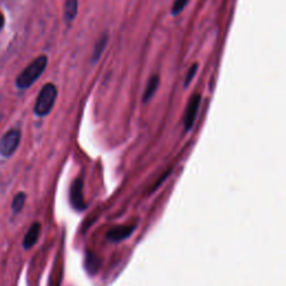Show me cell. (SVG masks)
<instances>
[{
    "instance_id": "6",
    "label": "cell",
    "mask_w": 286,
    "mask_h": 286,
    "mask_svg": "<svg viewBox=\"0 0 286 286\" xmlns=\"http://www.w3.org/2000/svg\"><path fill=\"white\" fill-rule=\"evenodd\" d=\"M40 231H42V226H40L39 223H35L31 225L29 231L26 234L25 238H24V247L26 249L33 247L34 245L37 243V240L39 238Z\"/></svg>"
},
{
    "instance_id": "3",
    "label": "cell",
    "mask_w": 286,
    "mask_h": 286,
    "mask_svg": "<svg viewBox=\"0 0 286 286\" xmlns=\"http://www.w3.org/2000/svg\"><path fill=\"white\" fill-rule=\"evenodd\" d=\"M20 142V132L18 130H11L2 136L0 141V153L3 156H10L17 150Z\"/></svg>"
},
{
    "instance_id": "2",
    "label": "cell",
    "mask_w": 286,
    "mask_h": 286,
    "mask_svg": "<svg viewBox=\"0 0 286 286\" xmlns=\"http://www.w3.org/2000/svg\"><path fill=\"white\" fill-rule=\"evenodd\" d=\"M56 95H57V90L53 84H47L40 93L36 101L35 105V113L39 116H44L51 112L54 106Z\"/></svg>"
},
{
    "instance_id": "13",
    "label": "cell",
    "mask_w": 286,
    "mask_h": 286,
    "mask_svg": "<svg viewBox=\"0 0 286 286\" xmlns=\"http://www.w3.org/2000/svg\"><path fill=\"white\" fill-rule=\"evenodd\" d=\"M197 71H198V64H197V63L192 64V65L190 66V68H189V71L187 72L186 78H184V86H186V87L189 86V84H190V82L193 79V78H195Z\"/></svg>"
},
{
    "instance_id": "4",
    "label": "cell",
    "mask_w": 286,
    "mask_h": 286,
    "mask_svg": "<svg viewBox=\"0 0 286 286\" xmlns=\"http://www.w3.org/2000/svg\"><path fill=\"white\" fill-rule=\"evenodd\" d=\"M201 103V95L200 94H195L192 95L189 102L187 104L186 112H184L183 116V126L186 131H189L195 124V121L197 118V114H198L199 106Z\"/></svg>"
},
{
    "instance_id": "12",
    "label": "cell",
    "mask_w": 286,
    "mask_h": 286,
    "mask_svg": "<svg viewBox=\"0 0 286 286\" xmlns=\"http://www.w3.org/2000/svg\"><path fill=\"white\" fill-rule=\"evenodd\" d=\"M106 43H107V37H106V36H103L102 38L99 39V42H98V44H96V46H95L94 56H93L95 60L99 59L101 54H102V52L104 51V48H105V46H106Z\"/></svg>"
},
{
    "instance_id": "8",
    "label": "cell",
    "mask_w": 286,
    "mask_h": 286,
    "mask_svg": "<svg viewBox=\"0 0 286 286\" xmlns=\"http://www.w3.org/2000/svg\"><path fill=\"white\" fill-rule=\"evenodd\" d=\"M159 84H160V78L158 75H152L151 78H149L147 83V87L143 93V102H148V101H150L153 98V95L156 94V90H158Z\"/></svg>"
},
{
    "instance_id": "1",
    "label": "cell",
    "mask_w": 286,
    "mask_h": 286,
    "mask_svg": "<svg viewBox=\"0 0 286 286\" xmlns=\"http://www.w3.org/2000/svg\"><path fill=\"white\" fill-rule=\"evenodd\" d=\"M46 65H47L46 56H40V57L36 58L34 62H31L29 65L25 68V71L18 76L17 80H16L17 86L19 88L29 87L31 84L42 75Z\"/></svg>"
},
{
    "instance_id": "7",
    "label": "cell",
    "mask_w": 286,
    "mask_h": 286,
    "mask_svg": "<svg viewBox=\"0 0 286 286\" xmlns=\"http://www.w3.org/2000/svg\"><path fill=\"white\" fill-rule=\"evenodd\" d=\"M133 229L134 227H131V226L115 227L107 233V238L113 241L123 240L124 238H127V237L131 235L132 232H133Z\"/></svg>"
},
{
    "instance_id": "14",
    "label": "cell",
    "mask_w": 286,
    "mask_h": 286,
    "mask_svg": "<svg viewBox=\"0 0 286 286\" xmlns=\"http://www.w3.org/2000/svg\"><path fill=\"white\" fill-rule=\"evenodd\" d=\"M3 24H5V18H3V15L0 13V29L3 27Z\"/></svg>"
},
{
    "instance_id": "9",
    "label": "cell",
    "mask_w": 286,
    "mask_h": 286,
    "mask_svg": "<svg viewBox=\"0 0 286 286\" xmlns=\"http://www.w3.org/2000/svg\"><path fill=\"white\" fill-rule=\"evenodd\" d=\"M64 13H65V19L67 22L73 20L78 13V0H66Z\"/></svg>"
},
{
    "instance_id": "11",
    "label": "cell",
    "mask_w": 286,
    "mask_h": 286,
    "mask_svg": "<svg viewBox=\"0 0 286 286\" xmlns=\"http://www.w3.org/2000/svg\"><path fill=\"white\" fill-rule=\"evenodd\" d=\"M189 0H175L171 8V14L173 16H178L184 8H186Z\"/></svg>"
},
{
    "instance_id": "5",
    "label": "cell",
    "mask_w": 286,
    "mask_h": 286,
    "mask_svg": "<svg viewBox=\"0 0 286 286\" xmlns=\"http://www.w3.org/2000/svg\"><path fill=\"white\" fill-rule=\"evenodd\" d=\"M71 203L76 210H84L86 208L83 195V179L78 178L74 180L71 187Z\"/></svg>"
},
{
    "instance_id": "10",
    "label": "cell",
    "mask_w": 286,
    "mask_h": 286,
    "mask_svg": "<svg viewBox=\"0 0 286 286\" xmlns=\"http://www.w3.org/2000/svg\"><path fill=\"white\" fill-rule=\"evenodd\" d=\"M25 201H26V195L24 192H19L17 195L15 196V198L13 200V211L14 212H19L22 210L24 205H25Z\"/></svg>"
}]
</instances>
